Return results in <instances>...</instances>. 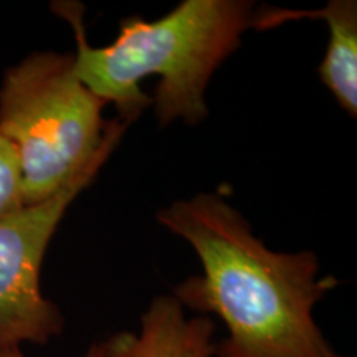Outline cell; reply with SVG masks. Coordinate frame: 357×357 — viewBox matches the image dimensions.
Returning <instances> with one entry per match:
<instances>
[{
    "instance_id": "8",
    "label": "cell",
    "mask_w": 357,
    "mask_h": 357,
    "mask_svg": "<svg viewBox=\"0 0 357 357\" xmlns=\"http://www.w3.org/2000/svg\"><path fill=\"white\" fill-rule=\"evenodd\" d=\"M0 357H26V356H24V352L20 351V347H17V349L0 351ZM82 357H106L105 346H102V342H93Z\"/></svg>"
},
{
    "instance_id": "4",
    "label": "cell",
    "mask_w": 357,
    "mask_h": 357,
    "mask_svg": "<svg viewBox=\"0 0 357 357\" xmlns=\"http://www.w3.org/2000/svg\"><path fill=\"white\" fill-rule=\"evenodd\" d=\"M114 151H105L45 202L0 218V351L17 349L24 342L47 344L63 331V314L40 288L43 258L68 207Z\"/></svg>"
},
{
    "instance_id": "3",
    "label": "cell",
    "mask_w": 357,
    "mask_h": 357,
    "mask_svg": "<svg viewBox=\"0 0 357 357\" xmlns=\"http://www.w3.org/2000/svg\"><path fill=\"white\" fill-rule=\"evenodd\" d=\"M105 108L78 78L71 53L37 52L6 71L0 136L19 154L25 205L45 202L118 147L131 123L105 119Z\"/></svg>"
},
{
    "instance_id": "9",
    "label": "cell",
    "mask_w": 357,
    "mask_h": 357,
    "mask_svg": "<svg viewBox=\"0 0 357 357\" xmlns=\"http://www.w3.org/2000/svg\"><path fill=\"white\" fill-rule=\"evenodd\" d=\"M337 357H347V356H341V354H339V356H337Z\"/></svg>"
},
{
    "instance_id": "1",
    "label": "cell",
    "mask_w": 357,
    "mask_h": 357,
    "mask_svg": "<svg viewBox=\"0 0 357 357\" xmlns=\"http://www.w3.org/2000/svg\"><path fill=\"white\" fill-rule=\"evenodd\" d=\"M164 229L197 253L204 273L182 281L174 298L197 312H213L229 336L213 357H337L312 311L331 289L319 260L305 250H270L247 218L211 192L176 200L158 212Z\"/></svg>"
},
{
    "instance_id": "6",
    "label": "cell",
    "mask_w": 357,
    "mask_h": 357,
    "mask_svg": "<svg viewBox=\"0 0 357 357\" xmlns=\"http://www.w3.org/2000/svg\"><path fill=\"white\" fill-rule=\"evenodd\" d=\"M310 17L328 24L329 42L319 65L321 82L336 98L347 114L357 116V2L356 0H329L319 10H283L263 8L253 13L255 29H271L283 22Z\"/></svg>"
},
{
    "instance_id": "7",
    "label": "cell",
    "mask_w": 357,
    "mask_h": 357,
    "mask_svg": "<svg viewBox=\"0 0 357 357\" xmlns=\"http://www.w3.org/2000/svg\"><path fill=\"white\" fill-rule=\"evenodd\" d=\"M25 207L19 154L0 136V218Z\"/></svg>"
},
{
    "instance_id": "2",
    "label": "cell",
    "mask_w": 357,
    "mask_h": 357,
    "mask_svg": "<svg viewBox=\"0 0 357 357\" xmlns=\"http://www.w3.org/2000/svg\"><path fill=\"white\" fill-rule=\"evenodd\" d=\"M52 10L73 29L78 78L121 121L134 123L154 106L159 126L176 119L195 126L208 116L205 93L213 73L242 45L255 7L248 0H184L158 20L123 19L106 47L89 45L83 3L60 0Z\"/></svg>"
},
{
    "instance_id": "5",
    "label": "cell",
    "mask_w": 357,
    "mask_h": 357,
    "mask_svg": "<svg viewBox=\"0 0 357 357\" xmlns=\"http://www.w3.org/2000/svg\"><path fill=\"white\" fill-rule=\"evenodd\" d=\"M213 333L211 318H187L174 294H164L141 316L139 333H116L102 346L106 357H213Z\"/></svg>"
}]
</instances>
